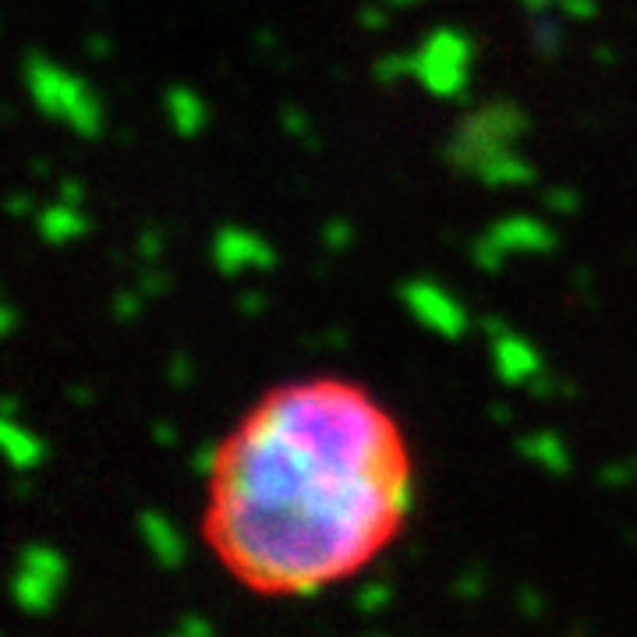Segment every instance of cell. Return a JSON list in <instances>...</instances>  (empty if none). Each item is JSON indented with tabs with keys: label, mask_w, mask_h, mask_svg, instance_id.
I'll use <instances>...</instances> for the list:
<instances>
[{
	"label": "cell",
	"mask_w": 637,
	"mask_h": 637,
	"mask_svg": "<svg viewBox=\"0 0 637 637\" xmlns=\"http://www.w3.org/2000/svg\"><path fill=\"white\" fill-rule=\"evenodd\" d=\"M142 291H125V295H118L113 298V305H110V312H113V319H121V322H131L135 316L142 312Z\"/></svg>",
	"instance_id": "cb8c5ba5"
},
{
	"label": "cell",
	"mask_w": 637,
	"mask_h": 637,
	"mask_svg": "<svg viewBox=\"0 0 637 637\" xmlns=\"http://www.w3.org/2000/svg\"><path fill=\"white\" fill-rule=\"evenodd\" d=\"M173 637H209L212 634V624L206 620V616H199V613H185L178 624H173V630H170Z\"/></svg>",
	"instance_id": "d4e9b609"
},
{
	"label": "cell",
	"mask_w": 637,
	"mask_h": 637,
	"mask_svg": "<svg viewBox=\"0 0 637 637\" xmlns=\"http://www.w3.org/2000/svg\"><path fill=\"white\" fill-rule=\"evenodd\" d=\"M322 241H326V248H330V252H344V248L355 241L351 223H347V220H330V223L322 227Z\"/></svg>",
	"instance_id": "603a6c76"
},
{
	"label": "cell",
	"mask_w": 637,
	"mask_h": 637,
	"mask_svg": "<svg viewBox=\"0 0 637 637\" xmlns=\"http://www.w3.org/2000/svg\"><path fill=\"white\" fill-rule=\"evenodd\" d=\"M543 202H546V209H549V212H556V217H570V212L581 209V196H577V191H574V188H567V185H556V188H549Z\"/></svg>",
	"instance_id": "44dd1931"
},
{
	"label": "cell",
	"mask_w": 637,
	"mask_h": 637,
	"mask_svg": "<svg viewBox=\"0 0 637 637\" xmlns=\"http://www.w3.org/2000/svg\"><path fill=\"white\" fill-rule=\"evenodd\" d=\"M598 61H603V64H613V50H606V47H598Z\"/></svg>",
	"instance_id": "7dc6e473"
},
{
	"label": "cell",
	"mask_w": 637,
	"mask_h": 637,
	"mask_svg": "<svg viewBox=\"0 0 637 637\" xmlns=\"http://www.w3.org/2000/svg\"><path fill=\"white\" fill-rule=\"evenodd\" d=\"M531 128L528 110L517 100H489L471 107L460 118L457 131L442 146V160H447L457 173L478 178L496 157L517 149V142L525 139Z\"/></svg>",
	"instance_id": "7a4b0ae2"
},
{
	"label": "cell",
	"mask_w": 637,
	"mask_h": 637,
	"mask_svg": "<svg viewBox=\"0 0 637 637\" xmlns=\"http://www.w3.org/2000/svg\"><path fill=\"white\" fill-rule=\"evenodd\" d=\"M71 400L74 404H89V390H82V386H71Z\"/></svg>",
	"instance_id": "f6af8a7d"
},
{
	"label": "cell",
	"mask_w": 637,
	"mask_h": 637,
	"mask_svg": "<svg viewBox=\"0 0 637 637\" xmlns=\"http://www.w3.org/2000/svg\"><path fill=\"white\" fill-rule=\"evenodd\" d=\"M358 22L365 29H372V32H382L386 26H390V14H386V8H361Z\"/></svg>",
	"instance_id": "d590c367"
},
{
	"label": "cell",
	"mask_w": 637,
	"mask_h": 637,
	"mask_svg": "<svg viewBox=\"0 0 637 637\" xmlns=\"http://www.w3.org/2000/svg\"><path fill=\"white\" fill-rule=\"evenodd\" d=\"M400 301L415 316L418 326H425V330L442 340H460L468 334L465 305L432 280H408L400 287Z\"/></svg>",
	"instance_id": "8992f818"
},
{
	"label": "cell",
	"mask_w": 637,
	"mask_h": 637,
	"mask_svg": "<svg viewBox=\"0 0 637 637\" xmlns=\"http://www.w3.org/2000/svg\"><path fill=\"white\" fill-rule=\"evenodd\" d=\"M22 82L32 107L50 121H61L79 139H96L103 131V103L74 71L53 64L50 57L29 50L22 57Z\"/></svg>",
	"instance_id": "3957f363"
},
{
	"label": "cell",
	"mask_w": 637,
	"mask_h": 637,
	"mask_svg": "<svg viewBox=\"0 0 637 637\" xmlns=\"http://www.w3.org/2000/svg\"><path fill=\"white\" fill-rule=\"evenodd\" d=\"M528 40L535 53L546 57V61L559 57V50H564V14H553V11L528 14Z\"/></svg>",
	"instance_id": "2e32d148"
},
{
	"label": "cell",
	"mask_w": 637,
	"mask_h": 637,
	"mask_svg": "<svg viewBox=\"0 0 637 637\" xmlns=\"http://www.w3.org/2000/svg\"><path fill=\"white\" fill-rule=\"evenodd\" d=\"M167 379H170V386H178V390H185V386L191 382V361H188V355H170V361H167Z\"/></svg>",
	"instance_id": "83f0119b"
},
{
	"label": "cell",
	"mask_w": 637,
	"mask_h": 637,
	"mask_svg": "<svg viewBox=\"0 0 637 637\" xmlns=\"http://www.w3.org/2000/svg\"><path fill=\"white\" fill-rule=\"evenodd\" d=\"M514 411L507 408V404H492V421H510Z\"/></svg>",
	"instance_id": "7bdbcfd3"
},
{
	"label": "cell",
	"mask_w": 637,
	"mask_h": 637,
	"mask_svg": "<svg viewBox=\"0 0 637 637\" xmlns=\"http://www.w3.org/2000/svg\"><path fill=\"white\" fill-rule=\"evenodd\" d=\"M386 8H415V4H421V0H382Z\"/></svg>",
	"instance_id": "bcb514c9"
},
{
	"label": "cell",
	"mask_w": 637,
	"mask_h": 637,
	"mask_svg": "<svg viewBox=\"0 0 637 637\" xmlns=\"http://www.w3.org/2000/svg\"><path fill=\"white\" fill-rule=\"evenodd\" d=\"M630 478H637L634 465H609V468H603V475H598V481L609 486V489L624 486V481H630Z\"/></svg>",
	"instance_id": "1f68e13d"
},
{
	"label": "cell",
	"mask_w": 637,
	"mask_h": 637,
	"mask_svg": "<svg viewBox=\"0 0 637 637\" xmlns=\"http://www.w3.org/2000/svg\"><path fill=\"white\" fill-rule=\"evenodd\" d=\"M475 40L457 26L432 29L411 53V79L447 103H468Z\"/></svg>",
	"instance_id": "277c9868"
},
{
	"label": "cell",
	"mask_w": 637,
	"mask_h": 637,
	"mask_svg": "<svg viewBox=\"0 0 637 637\" xmlns=\"http://www.w3.org/2000/svg\"><path fill=\"white\" fill-rule=\"evenodd\" d=\"M634 471H637V460H634Z\"/></svg>",
	"instance_id": "c3c4849f"
},
{
	"label": "cell",
	"mask_w": 637,
	"mask_h": 637,
	"mask_svg": "<svg viewBox=\"0 0 637 637\" xmlns=\"http://www.w3.org/2000/svg\"><path fill=\"white\" fill-rule=\"evenodd\" d=\"M386 603H390V588H386L382 581L361 585L358 595H355V609H358L361 616H376V613H382Z\"/></svg>",
	"instance_id": "ffe728a7"
},
{
	"label": "cell",
	"mask_w": 637,
	"mask_h": 637,
	"mask_svg": "<svg viewBox=\"0 0 637 637\" xmlns=\"http://www.w3.org/2000/svg\"><path fill=\"white\" fill-rule=\"evenodd\" d=\"M163 113L173 135H181V139H196L206 128V100L188 86H170L163 92Z\"/></svg>",
	"instance_id": "8fae6325"
},
{
	"label": "cell",
	"mask_w": 637,
	"mask_h": 637,
	"mask_svg": "<svg viewBox=\"0 0 637 637\" xmlns=\"http://www.w3.org/2000/svg\"><path fill=\"white\" fill-rule=\"evenodd\" d=\"M152 439H157L160 447H173V442H178V429L167 425V421H157V425H152Z\"/></svg>",
	"instance_id": "74e56055"
},
{
	"label": "cell",
	"mask_w": 637,
	"mask_h": 637,
	"mask_svg": "<svg viewBox=\"0 0 637 637\" xmlns=\"http://www.w3.org/2000/svg\"><path fill=\"white\" fill-rule=\"evenodd\" d=\"M32 209H36V199L29 196V191H14V196L8 199V212H11L14 220L32 217Z\"/></svg>",
	"instance_id": "e575fe53"
},
{
	"label": "cell",
	"mask_w": 637,
	"mask_h": 637,
	"mask_svg": "<svg viewBox=\"0 0 637 637\" xmlns=\"http://www.w3.org/2000/svg\"><path fill=\"white\" fill-rule=\"evenodd\" d=\"M170 287V280L160 273V269H142V277H139V291L146 295V298H160L163 291Z\"/></svg>",
	"instance_id": "f1b7e54d"
},
{
	"label": "cell",
	"mask_w": 637,
	"mask_h": 637,
	"mask_svg": "<svg viewBox=\"0 0 637 637\" xmlns=\"http://www.w3.org/2000/svg\"><path fill=\"white\" fill-rule=\"evenodd\" d=\"M372 79L382 86H394L400 79H411V53H382L372 64Z\"/></svg>",
	"instance_id": "e0dca14e"
},
{
	"label": "cell",
	"mask_w": 637,
	"mask_h": 637,
	"mask_svg": "<svg viewBox=\"0 0 637 637\" xmlns=\"http://www.w3.org/2000/svg\"><path fill=\"white\" fill-rule=\"evenodd\" d=\"M520 8H525V14H535V11H556V0H520Z\"/></svg>",
	"instance_id": "b9f144b4"
},
{
	"label": "cell",
	"mask_w": 637,
	"mask_h": 637,
	"mask_svg": "<svg viewBox=\"0 0 637 637\" xmlns=\"http://www.w3.org/2000/svg\"><path fill=\"white\" fill-rule=\"evenodd\" d=\"M556 11L570 22H591L598 18V0H556Z\"/></svg>",
	"instance_id": "7402d4cb"
},
{
	"label": "cell",
	"mask_w": 637,
	"mask_h": 637,
	"mask_svg": "<svg viewBox=\"0 0 637 637\" xmlns=\"http://www.w3.org/2000/svg\"><path fill=\"white\" fill-rule=\"evenodd\" d=\"M280 121H283V128H287V131L298 135V139L312 142V135H308V121H305V113H301V110H295V107H283V110H280Z\"/></svg>",
	"instance_id": "4dcf8cb0"
},
{
	"label": "cell",
	"mask_w": 637,
	"mask_h": 637,
	"mask_svg": "<svg viewBox=\"0 0 637 637\" xmlns=\"http://www.w3.org/2000/svg\"><path fill=\"white\" fill-rule=\"evenodd\" d=\"M478 326H481V334H486L489 340H496V337H504V334L510 330V326H507L504 319H499V316H486V319H481Z\"/></svg>",
	"instance_id": "f35d334b"
},
{
	"label": "cell",
	"mask_w": 637,
	"mask_h": 637,
	"mask_svg": "<svg viewBox=\"0 0 637 637\" xmlns=\"http://www.w3.org/2000/svg\"><path fill=\"white\" fill-rule=\"evenodd\" d=\"M212 266L220 277H238L245 269H273L277 252L266 238H259L256 230L245 227H220L212 235Z\"/></svg>",
	"instance_id": "52a82bcc"
},
{
	"label": "cell",
	"mask_w": 637,
	"mask_h": 637,
	"mask_svg": "<svg viewBox=\"0 0 637 637\" xmlns=\"http://www.w3.org/2000/svg\"><path fill=\"white\" fill-rule=\"evenodd\" d=\"M57 199H61V202H71V206H82V202H86V188H82V181L64 178L61 185H57Z\"/></svg>",
	"instance_id": "836d02e7"
},
{
	"label": "cell",
	"mask_w": 637,
	"mask_h": 637,
	"mask_svg": "<svg viewBox=\"0 0 637 637\" xmlns=\"http://www.w3.org/2000/svg\"><path fill=\"white\" fill-rule=\"evenodd\" d=\"M36 230L47 245H68L74 238L89 235V220L82 217L79 206L61 202L57 199L53 206H47L43 212H36Z\"/></svg>",
	"instance_id": "4fadbf2b"
},
{
	"label": "cell",
	"mask_w": 637,
	"mask_h": 637,
	"mask_svg": "<svg viewBox=\"0 0 637 637\" xmlns=\"http://www.w3.org/2000/svg\"><path fill=\"white\" fill-rule=\"evenodd\" d=\"M481 591H486V574L481 570H468V574H460V581H454L457 598H478Z\"/></svg>",
	"instance_id": "4316f807"
},
{
	"label": "cell",
	"mask_w": 637,
	"mask_h": 637,
	"mask_svg": "<svg viewBox=\"0 0 637 637\" xmlns=\"http://www.w3.org/2000/svg\"><path fill=\"white\" fill-rule=\"evenodd\" d=\"M135 525H139V535H142L146 549L152 553V559H157L163 570H178L185 564V553H188L185 549V538H181L178 528H173L170 517H163L157 510H142Z\"/></svg>",
	"instance_id": "30bf717a"
},
{
	"label": "cell",
	"mask_w": 637,
	"mask_h": 637,
	"mask_svg": "<svg viewBox=\"0 0 637 637\" xmlns=\"http://www.w3.org/2000/svg\"><path fill=\"white\" fill-rule=\"evenodd\" d=\"M528 390L535 394V397H553V394H564V382H556L546 369L538 372L531 382H528Z\"/></svg>",
	"instance_id": "d6a6232c"
},
{
	"label": "cell",
	"mask_w": 637,
	"mask_h": 637,
	"mask_svg": "<svg viewBox=\"0 0 637 637\" xmlns=\"http://www.w3.org/2000/svg\"><path fill=\"white\" fill-rule=\"evenodd\" d=\"M135 248H139V256H142V262H157L160 256H163V235L160 230H142L139 235V241H135Z\"/></svg>",
	"instance_id": "484cf974"
},
{
	"label": "cell",
	"mask_w": 637,
	"mask_h": 637,
	"mask_svg": "<svg viewBox=\"0 0 637 637\" xmlns=\"http://www.w3.org/2000/svg\"><path fill=\"white\" fill-rule=\"evenodd\" d=\"M0 411H4V418H14V415H18V404H14V397H4V404H0Z\"/></svg>",
	"instance_id": "ee69618b"
},
{
	"label": "cell",
	"mask_w": 637,
	"mask_h": 637,
	"mask_svg": "<svg viewBox=\"0 0 637 637\" xmlns=\"http://www.w3.org/2000/svg\"><path fill=\"white\" fill-rule=\"evenodd\" d=\"M478 181L492 188V191H504V188H525L535 181V167L520 157L517 149L504 152V157H496L486 170L478 173Z\"/></svg>",
	"instance_id": "9a60e30c"
},
{
	"label": "cell",
	"mask_w": 637,
	"mask_h": 637,
	"mask_svg": "<svg viewBox=\"0 0 637 637\" xmlns=\"http://www.w3.org/2000/svg\"><path fill=\"white\" fill-rule=\"evenodd\" d=\"M14 322H18L14 305H11V301H0V334L11 337V334H14Z\"/></svg>",
	"instance_id": "60d3db41"
},
{
	"label": "cell",
	"mask_w": 637,
	"mask_h": 637,
	"mask_svg": "<svg viewBox=\"0 0 637 637\" xmlns=\"http://www.w3.org/2000/svg\"><path fill=\"white\" fill-rule=\"evenodd\" d=\"M486 235L504 248L507 256H543L556 248L553 227L543 223L538 217H525V212H514V217H499Z\"/></svg>",
	"instance_id": "ba28073f"
},
{
	"label": "cell",
	"mask_w": 637,
	"mask_h": 637,
	"mask_svg": "<svg viewBox=\"0 0 637 637\" xmlns=\"http://www.w3.org/2000/svg\"><path fill=\"white\" fill-rule=\"evenodd\" d=\"M404 471L390 421L355 390L277 394L212 478V543L248 585L319 595L397 528L386 496Z\"/></svg>",
	"instance_id": "6da1fadb"
},
{
	"label": "cell",
	"mask_w": 637,
	"mask_h": 637,
	"mask_svg": "<svg viewBox=\"0 0 637 637\" xmlns=\"http://www.w3.org/2000/svg\"><path fill=\"white\" fill-rule=\"evenodd\" d=\"M517 454L531 460L535 468H543L549 475H570V450L564 447V439L556 432H528L517 439Z\"/></svg>",
	"instance_id": "5bb4252c"
},
{
	"label": "cell",
	"mask_w": 637,
	"mask_h": 637,
	"mask_svg": "<svg viewBox=\"0 0 637 637\" xmlns=\"http://www.w3.org/2000/svg\"><path fill=\"white\" fill-rule=\"evenodd\" d=\"M517 609H520V616L535 620V616H543L546 603H543V595H538L535 588H520V591H517Z\"/></svg>",
	"instance_id": "f546056e"
},
{
	"label": "cell",
	"mask_w": 637,
	"mask_h": 637,
	"mask_svg": "<svg viewBox=\"0 0 637 637\" xmlns=\"http://www.w3.org/2000/svg\"><path fill=\"white\" fill-rule=\"evenodd\" d=\"M64 574H68V564L53 546H43V543L22 546V549H18L14 574H11V603H14V609L26 613V616H47L57 606Z\"/></svg>",
	"instance_id": "5b68a950"
},
{
	"label": "cell",
	"mask_w": 637,
	"mask_h": 637,
	"mask_svg": "<svg viewBox=\"0 0 637 637\" xmlns=\"http://www.w3.org/2000/svg\"><path fill=\"white\" fill-rule=\"evenodd\" d=\"M223 457H227V447H220V442H209V447H199L191 450V471L202 475V478H217L220 468H223Z\"/></svg>",
	"instance_id": "ac0fdd59"
},
{
	"label": "cell",
	"mask_w": 637,
	"mask_h": 637,
	"mask_svg": "<svg viewBox=\"0 0 637 637\" xmlns=\"http://www.w3.org/2000/svg\"><path fill=\"white\" fill-rule=\"evenodd\" d=\"M492 369L504 386H528L546 365H543V355H538L525 337L507 330L504 337L492 340Z\"/></svg>",
	"instance_id": "9c48e42d"
},
{
	"label": "cell",
	"mask_w": 637,
	"mask_h": 637,
	"mask_svg": "<svg viewBox=\"0 0 637 637\" xmlns=\"http://www.w3.org/2000/svg\"><path fill=\"white\" fill-rule=\"evenodd\" d=\"M0 447H4L14 475H29L32 468H40L43 457H47L43 439L36 432H29L26 425H18L14 418L0 421Z\"/></svg>",
	"instance_id": "7c38bea8"
},
{
	"label": "cell",
	"mask_w": 637,
	"mask_h": 637,
	"mask_svg": "<svg viewBox=\"0 0 637 637\" xmlns=\"http://www.w3.org/2000/svg\"><path fill=\"white\" fill-rule=\"evenodd\" d=\"M86 53H89V57H110V53H113V43L107 40V36H89V40H86Z\"/></svg>",
	"instance_id": "ab89813d"
},
{
	"label": "cell",
	"mask_w": 637,
	"mask_h": 637,
	"mask_svg": "<svg viewBox=\"0 0 637 637\" xmlns=\"http://www.w3.org/2000/svg\"><path fill=\"white\" fill-rule=\"evenodd\" d=\"M238 308L245 316H259L262 308H266V295H259V291H245L241 298H238Z\"/></svg>",
	"instance_id": "8d00e7d4"
},
{
	"label": "cell",
	"mask_w": 637,
	"mask_h": 637,
	"mask_svg": "<svg viewBox=\"0 0 637 637\" xmlns=\"http://www.w3.org/2000/svg\"><path fill=\"white\" fill-rule=\"evenodd\" d=\"M471 259H475L478 269H486V273H499V269H504L507 252H504V248H499L489 235H481V238L471 241Z\"/></svg>",
	"instance_id": "d6986e66"
}]
</instances>
